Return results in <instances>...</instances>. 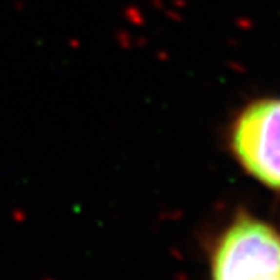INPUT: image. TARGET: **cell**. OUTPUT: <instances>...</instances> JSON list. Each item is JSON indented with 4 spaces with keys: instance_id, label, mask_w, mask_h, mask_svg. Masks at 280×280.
I'll use <instances>...</instances> for the list:
<instances>
[{
    "instance_id": "obj_1",
    "label": "cell",
    "mask_w": 280,
    "mask_h": 280,
    "mask_svg": "<svg viewBox=\"0 0 280 280\" xmlns=\"http://www.w3.org/2000/svg\"><path fill=\"white\" fill-rule=\"evenodd\" d=\"M209 280H280V228L238 209L211 245Z\"/></svg>"
},
{
    "instance_id": "obj_2",
    "label": "cell",
    "mask_w": 280,
    "mask_h": 280,
    "mask_svg": "<svg viewBox=\"0 0 280 280\" xmlns=\"http://www.w3.org/2000/svg\"><path fill=\"white\" fill-rule=\"evenodd\" d=\"M226 145L243 172L280 193V97L243 105L228 125Z\"/></svg>"
}]
</instances>
